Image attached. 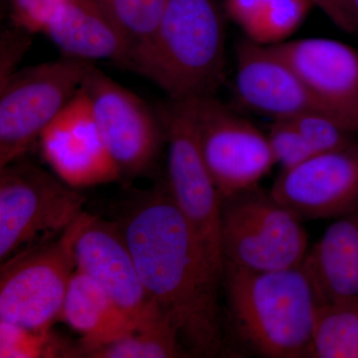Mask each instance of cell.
I'll return each mask as SVG.
<instances>
[{"label":"cell","mask_w":358,"mask_h":358,"mask_svg":"<svg viewBox=\"0 0 358 358\" xmlns=\"http://www.w3.org/2000/svg\"><path fill=\"white\" fill-rule=\"evenodd\" d=\"M122 211L117 223L143 288L173 322L188 357H220L222 274L167 187L136 195Z\"/></svg>","instance_id":"1"},{"label":"cell","mask_w":358,"mask_h":358,"mask_svg":"<svg viewBox=\"0 0 358 358\" xmlns=\"http://www.w3.org/2000/svg\"><path fill=\"white\" fill-rule=\"evenodd\" d=\"M226 18L223 0H167L154 36L124 68L174 102L214 96L225 77Z\"/></svg>","instance_id":"2"},{"label":"cell","mask_w":358,"mask_h":358,"mask_svg":"<svg viewBox=\"0 0 358 358\" xmlns=\"http://www.w3.org/2000/svg\"><path fill=\"white\" fill-rule=\"evenodd\" d=\"M231 329L245 350L265 358H310L319 300L301 266L245 270L224 264Z\"/></svg>","instance_id":"3"},{"label":"cell","mask_w":358,"mask_h":358,"mask_svg":"<svg viewBox=\"0 0 358 358\" xmlns=\"http://www.w3.org/2000/svg\"><path fill=\"white\" fill-rule=\"evenodd\" d=\"M301 219L258 186L221 201L223 265L266 272L300 266L308 251Z\"/></svg>","instance_id":"4"},{"label":"cell","mask_w":358,"mask_h":358,"mask_svg":"<svg viewBox=\"0 0 358 358\" xmlns=\"http://www.w3.org/2000/svg\"><path fill=\"white\" fill-rule=\"evenodd\" d=\"M85 197L25 157L0 169V261L57 237L83 212Z\"/></svg>","instance_id":"5"},{"label":"cell","mask_w":358,"mask_h":358,"mask_svg":"<svg viewBox=\"0 0 358 358\" xmlns=\"http://www.w3.org/2000/svg\"><path fill=\"white\" fill-rule=\"evenodd\" d=\"M94 64L64 56L13 74L0 86V169L25 157L64 109Z\"/></svg>","instance_id":"6"},{"label":"cell","mask_w":358,"mask_h":358,"mask_svg":"<svg viewBox=\"0 0 358 358\" xmlns=\"http://www.w3.org/2000/svg\"><path fill=\"white\" fill-rule=\"evenodd\" d=\"M78 218L59 236L23 250L1 263L0 320L32 331H51L59 320L71 278L76 271Z\"/></svg>","instance_id":"7"},{"label":"cell","mask_w":358,"mask_h":358,"mask_svg":"<svg viewBox=\"0 0 358 358\" xmlns=\"http://www.w3.org/2000/svg\"><path fill=\"white\" fill-rule=\"evenodd\" d=\"M185 102L221 200L258 186L275 164L267 134L214 96Z\"/></svg>","instance_id":"8"},{"label":"cell","mask_w":358,"mask_h":358,"mask_svg":"<svg viewBox=\"0 0 358 358\" xmlns=\"http://www.w3.org/2000/svg\"><path fill=\"white\" fill-rule=\"evenodd\" d=\"M159 114L166 131L167 189L222 274V200L200 152L189 108L186 102L169 100L160 107Z\"/></svg>","instance_id":"9"},{"label":"cell","mask_w":358,"mask_h":358,"mask_svg":"<svg viewBox=\"0 0 358 358\" xmlns=\"http://www.w3.org/2000/svg\"><path fill=\"white\" fill-rule=\"evenodd\" d=\"M99 131L120 171L129 176L147 173L155 166L166 131L159 112L96 66L83 83Z\"/></svg>","instance_id":"10"},{"label":"cell","mask_w":358,"mask_h":358,"mask_svg":"<svg viewBox=\"0 0 358 358\" xmlns=\"http://www.w3.org/2000/svg\"><path fill=\"white\" fill-rule=\"evenodd\" d=\"M270 193L301 220L339 218L358 210V141L282 171Z\"/></svg>","instance_id":"11"},{"label":"cell","mask_w":358,"mask_h":358,"mask_svg":"<svg viewBox=\"0 0 358 358\" xmlns=\"http://www.w3.org/2000/svg\"><path fill=\"white\" fill-rule=\"evenodd\" d=\"M38 141L46 164L71 187L105 185L122 176L101 136L83 87L44 129Z\"/></svg>","instance_id":"12"},{"label":"cell","mask_w":358,"mask_h":358,"mask_svg":"<svg viewBox=\"0 0 358 358\" xmlns=\"http://www.w3.org/2000/svg\"><path fill=\"white\" fill-rule=\"evenodd\" d=\"M74 254L76 270L95 281L136 324L159 308L143 288L117 222L82 212L78 218Z\"/></svg>","instance_id":"13"},{"label":"cell","mask_w":358,"mask_h":358,"mask_svg":"<svg viewBox=\"0 0 358 358\" xmlns=\"http://www.w3.org/2000/svg\"><path fill=\"white\" fill-rule=\"evenodd\" d=\"M322 110L358 134V50L336 39L287 40L273 45Z\"/></svg>","instance_id":"14"},{"label":"cell","mask_w":358,"mask_h":358,"mask_svg":"<svg viewBox=\"0 0 358 358\" xmlns=\"http://www.w3.org/2000/svg\"><path fill=\"white\" fill-rule=\"evenodd\" d=\"M235 74L238 100L256 114L278 121L306 113H326L274 46L249 39L238 44Z\"/></svg>","instance_id":"15"},{"label":"cell","mask_w":358,"mask_h":358,"mask_svg":"<svg viewBox=\"0 0 358 358\" xmlns=\"http://www.w3.org/2000/svg\"><path fill=\"white\" fill-rule=\"evenodd\" d=\"M301 266L319 303L358 299V210L331 224Z\"/></svg>","instance_id":"16"},{"label":"cell","mask_w":358,"mask_h":358,"mask_svg":"<svg viewBox=\"0 0 358 358\" xmlns=\"http://www.w3.org/2000/svg\"><path fill=\"white\" fill-rule=\"evenodd\" d=\"M42 34L67 57L126 64V47L95 0H68Z\"/></svg>","instance_id":"17"},{"label":"cell","mask_w":358,"mask_h":358,"mask_svg":"<svg viewBox=\"0 0 358 358\" xmlns=\"http://www.w3.org/2000/svg\"><path fill=\"white\" fill-rule=\"evenodd\" d=\"M59 320L81 334L79 357L96 346L112 343L138 326L88 275L75 271Z\"/></svg>","instance_id":"18"},{"label":"cell","mask_w":358,"mask_h":358,"mask_svg":"<svg viewBox=\"0 0 358 358\" xmlns=\"http://www.w3.org/2000/svg\"><path fill=\"white\" fill-rule=\"evenodd\" d=\"M223 6L250 41L266 46L287 41L315 7L310 0H223Z\"/></svg>","instance_id":"19"},{"label":"cell","mask_w":358,"mask_h":358,"mask_svg":"<svg viewBox=\"0 0 358 358\" xmlns=\"http://www.w3.org/2000/svg\"><path fill=\"white\" fill-rule=\"evenodd\" d=\"M92 358L189 357L173 322L159 308L141 320L133 331L112 343L83 353Z\"/></svg>","instance_id":"20"},{"label":"cell","mask_w":358,"mask_h":358,"mask_svg":"<svg viewBox=\"0 0 358 358\" xmlns=\"http://www.w3.org/2000/svg\"><path fill=\"white\" fill-rule=\"evenodd\" d=\"M310 358H358V299L317 305Z\"/></svg>","instance_id":"21"},{"label":"cell","mask_w":358,"mask_h":358,"mask_svg":"<svg viewBox=\"0 0 358 358\" xmlns=\"http://www.w3.org/2000/svg\"><path fill=\"white\" fill-rule=\"evenodd\" d=\"M126 47L127 61L154 36L167 0H95Z\"/></svg>","instance_id":"22"},{"label":"cell","mask_w":358,"mask_h":358,"mask_svg":"<svg viewBox=\"0 0 358 358\" xmlns=\"http://www.w3.org/2000/svg\"><path fill=\"white\" fill-rule=\"evenodd\" d=\"M0 357H79V345L48 331H36L0 320Z\"/></svg>","instance_id":"23"},{"label":"cell","mask_w":358,"mask_h":358,"mask_svg":"<svg viewBox=\"0 0 358 358\" xmlns=\"http://www.w3.org/2000/svg\"><path fill=\"white\" fill-rule=\"evenodd\" d=\"M315 155L333 152L355 141V134L324 112L306 113L291 119Z\"/></svg>","instance_id":"24"},{"label":"cell","mask_w":358,"mask_h":358,"mask_svg":"<svg viewBox=\"0 0 358 358\" xmlns=\"http://www.w3.org/2000/svg\"><path fill=\"white\" fill-rule=\"evenodd\" d=\"M267 138L275 164L282 171L294 169L315 155L291 120L273 121Z\"/></svg>","instance_id":"25"},{"label":"cell","mask_w":358,"mask_h":358,"mask_svg":"<svg viewBox=\"0 0 358 358\" xmlns=\"http://www.w3.org/2000/svg\"><path fill=\"white\" fill-rule=\"evenodd\" d=\"M14 27L29 33H43L56 11L68 0H9Z\"/></svg>","instance_id":"26"},{"label":"cell","mask_w":358,"mask_h":358,"mask_svg":"<svg viewBox=\"0 0 358 358\" xmlns=\"http://www.w3.org/2000/svg\"><path fill=\"white\" fill-rule=\"evenodd\" d=\"M313 6L319 8L322 13L326 14L329 20L341 28L343 31L355 33L352 25L345 17L338 0H310Z\"/></svg>","instance_id":"27"},{"label":"cell","mask_w":358,"mask_h":358,"mask_svg":"<svg viewBox=\"0 0 358 358\" xmlns=\"http://www.w3.org/2000/svg\"><path fill=\"white\" fill-rule=\"evenodd\" d=\"M341 9L352 25L353 32L358 30V0H338Z\"/></svg>","instance_id":"28"}]
</instances>
